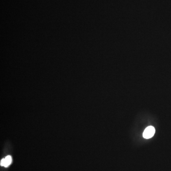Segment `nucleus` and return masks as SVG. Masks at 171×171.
Wrapping results in <instances>:
<instances>
[{
	"label": "nucleus",
	"instance_id": "nucleus-1",
	"mask_svg": "<svg viewBox=\"0 0 171 171\" xmlns=\"http://www.w3.org/2000/svg\"><path fill=\"white\" fill-rule=\"evenodd\" d=\"M155 132L156 130L153 126H148L146 128V129L144 131L142 134V136L146 139L151 138L155 134Z\"/></svg>",
	"mask_w": 171,
	"mask_h": 171
},
{
	"label": "nucleus",
	"instance_id": "nucleus-2",
	"mask_svg": "<svg viewBox=\"0 0 171 171\" xmlns=\"http://www.w3.org/2000/svg\"><path fill=\"white\" fill-rule=\"evenodd\" d=\"M12 162V158L11 156H7L4 159H2L1 161V165L5 167H8Z\"/></svg>",
	"mask_w": 171,
	"mask_h": 171
}]
</instances>
